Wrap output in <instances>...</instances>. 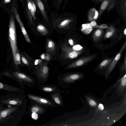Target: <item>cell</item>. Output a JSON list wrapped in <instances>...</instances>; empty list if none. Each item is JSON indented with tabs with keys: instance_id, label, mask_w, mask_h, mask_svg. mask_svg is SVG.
<instances>
[{
	"instance_id": "cell-30",
	"label": "cell",
	"mask_w": 126,
	"mask_h": 126,
	"mask_svg": "<svg viewBox=\"0 0 126 126\" xmlns=\"http://www.w3.org/2000/svg\"><path fill=\"white\" fill-rule=\"evenodd\" d=\"M40 58L43 60L49 61L50 59V55L48 53H43L40 56Z\"/></svg>"
},
{
	"instance_id": "cell-20",
	"label": "cell",
	"mask_w": 126,
	"mask_h": 126,
	"mask_svg": "<svg viewBox=\"0 0 126 126\" xmlns=\"http://www.w3.org/2000/svg\"><path fill=\"white\" fill-rule=\"evenodd\" d=\"M46 51L49 54L53 53L56 50V46L54 41L50 39H47L46 44Z\"/></svg>"
},
{
	"instance_id": "cell-35",
	"label": "cell",
	"mask_w": 126,
	"mask_h": 126,
	"mask_svg": "<svg viewBox=\"0 0 126 126\" xmlns=\"http://www.w3.org/2000/svg\"><path fill=\"white\" fill-rule=\"evenodd\" d=\"M108 26L107 25L105 24H103L100 25H97L95 28H101L102 29H106L108 28Z\"/></svg>"
},
{
	"instance_id": "cell-36",
	"label": "cell",
	"mask_w": 126,
	"mask_h": 126,
	"mask_svg": "<svg viewBox=\"0 0 126 126\" xmlns=\"http://www.w3.org/2000/svg\"><path fill=\"white\" fill-rule=\"evenodd\" d=\"M126 56H125L124 62L121 68L122 70H124L126 69Z\"/></svg>"
},
{
	"instance_id": "cell-21",
	"label": "cell",
	"mask_w": 126,
	"mask_h": 126,
	"mask_svg": "<svg viewBox=\"0 0 126 126\" xmlns=\"http://www.w3.org/2000/svg\"><path fill=\"white\" fill-rule=\"evenodd\" d=\"M103 33V29L98 28L96 29L93 32L92 37L93 40L97 42L101 38Z\"/></svg>"
},
{
	"instance_id": "cell-26",
	"label": "cell",
	"mask_w": 126,
	"mask_h": 126,
	"mask_svg": "<svg viewBox=\"0 0 126 126\" xmlns=\"http://www.w3.org/2000/svg\"><path fill=\"white\" fill-rule=\"evenodd\" d=\"M104 37V39H107L111 37L115 31V29L112 26H111L107 28Z\"/></svg>"
},
{
	"instance_id": "cell-5",
	"label": "cell",
	"mask_w": 126,
	"mask_h": 126,
	"mask_svg": "<svg viewBox=\"0 0 126 126\" xmlns=\"http://www.w3.org/2000/svg\"><path fill=\"white\" fill-rule=\"evenodd\" d=\"M83 75L77 73H66L60 75L57 79L58 85L63 89L66 87L69 84L74 83L82 78Z\"/></svg>"
},
{
	"instance_id": "cell-41",
	"label": "cell",
	"mask_w": 126,
	"mask_h": 126,
	"mask_svg": "<svg viewBox=\"0 0 126 126\" xmlns=\"http://www.w3.org/2000/svg\"><path fill=\"white\" fill-rule=\"evenodd\" d=\"M11 0H4V3H7L10 2Z\"/></svg>"
},
{
	"instance_id": "cell-22",
	"label": "cell",
	"mask_w": 126,
	"mask_h": 126,
	"mask_svg": "<svg viewBox=\"0 0 126 126\" xmlns=\"http://www.w3.org/2000/svg\"><path fill=\"white\" fill-rule=\"evenodd\" d=\"M67 0H53V4L55 9L59 11L61 6L62 9L63 10L65 8Z\"/></svg>"
},
{
	"instance_id": "cell-28",
	"label": "cell",
	"mask_w": 126,
	"mask_h": 126,
	"mask_svg": "<svg viewBox=\"0 0 126 126\" xmlns=\"http://www.w3.org/2000/svg\"><path fill=\"white\" fill-rule=\"evenodd\" d=\"M14 61L16 65L21 64V57L18 51L16 54Z\"/></svg>"
},
{
	"instance_id": "cell-33",
	"label": "cell",
	"mask_w": 126,
	"mask_h": 126,
	"mask_svg": "<svg viewBox=\"0 0 126 126\" xmlns=\"http://www.w3.org/2000/svg\"><path fill=\"white\" fill-rule=\"evenodd\" d=\"M108 4V2L107 0L104 1L102 3L101 6V9L102 10H105Z\"/></svg>"
},
{
	"instance_id": "cell-13",
	"label": "cell",
	"mask_w": 126,
	"mask_h": 126,
	"mask_svg": "<svg viewBox=\"0 0 126 126\" xmlns=\"http://www.w3.org/2000/svg\"><path fill=\"white\" fill-rule=\"evenodd\" d=\"M40 13L43 19L46 23L49 24L50 23L49 18L47 15L46 10V6L42 0H33Z\"/></svg>"
},
{
	"instance_id": "cell-25",
	"label": "cell",
	"mask_w": 126,
	"mask_h": 126,
	"mask_svg": "<svg viewBox=\"0 0 126 126\" xmlns=\"http://www.w3.org/2000/svg\"><path fill=\"white\" fill-rule=\"evenodd\" d=\"M113 58L107 59H106L101 62L98 66L99 69H104L108 65H109L111 63Z\"/></svg>"
},
{
	"instance_id": "cell-24",
	"label": "cell",
	"mask_w": 126,
	"mask_h": 126,
	"mask_svg": "<svg viewBox=\"0 0 126 126\" xmlns=\"http://www.w3.org/2000/svg\"><path fill=\"white\" fill-rule=\"evenodd\" d=\"M93 28L89 23L82 24L81 30L82 32L85 34H88L90 33L93 29Z\"/></svg>"
},
{
	"instance_id": "cell-9",
	"label": "cell",
	"mask_w": 126,
	"mask_h": 126,
	"mask_svg": "<svg viewBox=\"0 0 126 126\" xmlns=\"http://www.w3.org/2000/svg\"><path fill=\"white\" fill-rule=\"evenodd\" d=\"M31 104L28 108V111L26 114H30L32 112L37 113L39 116L45 114L47 112L48 106L42 105L30 100Z\"/></svg>"
},
{
	"instance_id": "cell-29",
	"label": "cell",
	"mask_w": 126,
	"mask_h": 126,
	"mask_svg": "<svg viewBox=\"0 0 126 126\" xmlns=\"http://www.w3.org/2000/svg\"><path fill=\"white\" fill-rule=\"evenodd\" d=\"M121 83L119 86V88H122L121 89H124L126 88V74L121 79Z\"/></svg>"
},
{
	"instance_id": "cell-23",
	"label": "cell",
	"mask_w": 126,
	"mask_h": 126,
	"mask_svg": "<svg viewBox=\"0 0 126 126\" xmlns=\"http://www.w3.org/2000/svg\"><path fill=\"white\" fill-rule=\"evenodd\" d=\"M98 13L97 10L94 8L90 9L88 12V19L91 22L95 21L98 17Z\"/></svg>"
},
{
	"instance_id": "cell-38",
	"label": "cell",
	"mask_w": 126,
	"mask_h": 126,
	"mask_svg": "<svg viewBox=\"0 0 126 126\" xmlns=\"http://www.w3.org/2000/svg\"><path fill=\"white\" fill-rule=\"evenodd\" d=\"M98 108L99 109L102 110L104 109V107L103 105L102 104H100L98 106Z\"/></svg>"
},
{
	"instance_id": "cell-6",
	"label": "cell",
	"mask_w": 126,
	"mask_h": 126,
	"mask_svg": "<svg viewBox=\"0 0 126 126\" xmlns=\"http://www.w3.org/2000/svg\"><path fill=\"white\" fill-rule=\"evenodd\" d=\"M49 70V68L46 63H43L42 65L35 67L33 73L35 76L38 84H45L47 82Z\"/></svg>"
},
{
	"instance_id": "cell-12",
	"label": "cell",
	"mask_w": 126,
	"mask_h": 126,
	"mask_svg": "<svg viewBox=\"0 0 126 126\" xmlns=\"http://www.w3.org/2000/svg\"><path fill=\"white\" fill-rule=\"evenodd\" d=\"M50 97V100L53 104V108L58 107H64L60 89L51 93Z\"/></svg>"
},
{
	"instance_id": "cell-37",
	"label": "cell",
	"mask_w": 126,
	"mask_h": 126,
	"mask_svg": "<svg viewBox=\"0 0 126 126\" xmlns=\"http://www.w3.org/2000/svg\"><path fill=\"white\" fill-rule=\"evenodd\" d=\"M91 25L92 26L93 28H95L97 25V23L95 21H93L90 23Z\"/></svg>"
},
{
	"instance_id": "cell-34",
	"label": "cell",
	"mask_w": 126,
	"mask_h": 126,
	"mask_svg": "<svg viewBox=\"0 0 126 126\" xmlns=\"http://www.w3.org/2000/svg\"><path fill=\"white\" fill-rule=\"evenodd\" d=\"M31 114V117L34 120H36L38 119L39 115L37 113L33 112Z\"/></svg>"
},
{
	"instance_id": "cell-16",
	"label": "cell",
	"mask_w": 126,
	"mask_h": 126,
	"mask_svg": "<svg viewBox=\"0 0 126 126\" xmlns=\"http://www.w3.org/2000/svg\"><path fill=\"white\" fill-rule=\"evenodd\" d=\"M0 90L10 92H16L24 94L25 91L22 89L7 84L0 82Z\"/></svg>"
},
{
	"instance_id": "cell-11",
	"label": "cell",
	"mask_w": 126,
	"mask_h": 126,
	"mask_svg": "<svg viewBox=\"0 0 126 126\" xmlns=\"http://www.w3.org/2000/svg\"><path fill=\"white\" fill-rule=\"evenodd\" d=\"M27 97L30 100L40 104L50 107L52 109L53 105L50 99L47 97L40 96L31 94H28Z\"/></svg>"
},
{
	"instance_id": "cell-7",
	"label": "cell",
	"mask_w": 126,
	"mask_h": 126,
	"mask_svg": "<svg viewBox=\"0 0 126 126\" xmlns=\"http://www.w3.org/2000/svg\"><path fill=\"white\" fill-rule=\"evenodd\" d=\"M11 74L22 89L24 88V85L33 87L36 85V82L32 77L24 73L16 71L13 72Z\"/></svg>"
},
{
	"instance_id": "cell-42",
	"label": "cell",
	"mask_w": 126,
	"mask_h": 126,
	"mask_svg": "<svg viewBox=\"0 0 126 126\" xmlns=\"http://www.w3.org/2000/svg\"><path fill=\"white\" fill-rule=\"evenodd\" d=\"M124 34H125V35H126V28H125V30H124Z\"/></svg>"
},
{
	"instance_id": "cell-40",
	"label": "cell",
	"mask_w": 126,
	"mask_h": 126,
	"mask_svg": "<svg viewBox=\"0 0 126 126\" xmlns=\"http://www.w3.org/2000/svg\"><path fill=\"white\" fill-rule=\"evenodd\" d=\"M69 43L70 45H73V40L71 39H70L68 40Z\"/></svg>"
},
{
	"instance_id": "cell-19",
	"label": "cell",
	"mask_w": 126,
	"mask_h": 126,
	"mask_svg": "<svg viewBox=\"0 0 126 126\" xmlns=\"http://www.w3.org/2000/svg\"><path fill=\"white\" fill-rule=\"evenodd\" d=\"M14 14L15 16L19 25L22 33L25 38L26 41L28 42L31 43L30 40L29 36L24 27L23 23L21 20L16 8V7L14 8Z\"/></svg>"
},
{
	"instance_id": "cell-18",
	"label": "cell",
	"mask_w": 126,
	"mask_h": 126,
	"mask_svg": "<svg viewBox=\"0 0 126 126\" xmlns=\"http://www.w3.org/2000/svg\"><path fill=\"white\" fill-rule=\"evenodd\" d=\"M38 88L44 93H50L60 89L58 86L55 84H44L39 85Z\"/></svg>"
},
{
	"instance_id": "cell-4",
	"label": "cell",
	"mask_w": 126,
	"mask_h": 126,
	"mask_svg": "<svg viewBox=\"0 0 126 126\" xmlns=\"http://www.w3.org/2000/svg\"><path fill=\"white\" fill-rule=\"evenodd\" d=\"M9 38L14 61L16 54L18 50L17 46L16 36L15 17L13 15H11L10 17Z\"/></svg>"
},
{
	"instance_id": "cell-10",
	"label": "cell",
	"mask_w": 126,
	"mask_h": 126,
	"mask_svg": "<svg viewBox=\"0 0 126 126\" xmlns=\"http://www.w3.org/2000/svg\"><path fill=\"white\" fill-rule=\"evenodd\" d=\"M62 51L63 57L65 59H72L77 57L82 52V50L76 51L68 46L66 44L64 43L62 46Z\"/></svg>"
},
{
	"instance_id": "cell-2",
	"label": "cell",
	"mask_w": 126,
	"mask_h": 126,
	"mask_svg": "<svg viewBox=\"0 0 126 126\" xmlns=\"http://www.w3.org/2000/svg\"><path fill=\"white\" fill-rule=\"evenodd\" d=\"M0 105L3 106H14L27 107V99L24 94L11 92L0 96Z\"/></svg>"
},
{
	"instance_id": "cell-17",
	"label": "cell",
	"mask_w": 126,
	"mask_h": 126,
	"mask_svg": "<svg viewBox=\"0 0 126 126\" xmlns=\"http://www.w3.org/2000/svg\"><path fill=\"white\" fill-rule=\"evenodd\" d=\"M34 25L36 26L37 31L42 35H46L48 34L49 31L46 27L41 21L38 16Z\"/></svg>"
},
{
	"instance_id": "cell-8",
	"label": "cell",
	"mask_w": 126,
	"mask_h": 126,
	"mask_svg": "<svg viewBox=\"0 0 126 126\" xmlns=\"http://www.w3.org/2000/svg\"><path fill=\"white\" fill-rule=\"evenodd\" d=\"M25 4V10L27 19L32 26L36 20V16L37 7L33 0H23Z\"/></svg>"
},
{
	"instance_id": "cell-1",
	"label": "cell",
	"mask_w": 126,
	"mask_h": 126,
	"mask_svg": "<svg viewBox=\"0 0 126 126\" xmlns=\"http://www.w3.org/2000/svg\"><path fill=\"white\" fill-rule=\"evenodd\" d=\"M26 107L9 106L0 111V126H17L26 114Z\"/></svg>"
},
{
	"instance_id": "cell-3",
	"label": "cell",
	"mask_w": 126,
	"mask_h": 126,
	"mask_svg": "<svg viewBox=\"0 0 126 126\" xmlns=\"http://www.w3.org/2000/svg\"><path fill=\"white\" fill-rule=\"evenodd\" d=\"M49 11L50 17V24L52 27L56 29L65 30L69 27L73 21L67 12L58 15L50 10Z\"/></svg>"
},
{
	"instance_id": "cell-14",
	"label": "cell",
	"mask_w": 126,
	"mask_h": 126,
	"mask_svg": "<svg viewBox=\"0 0 126 126\" xmlns=\"http://www.w3.org/2000/svg\"><path fill=\"white\" fill-rule=\"evenodd\" d=\"M95 56L91 55L80 58L65 67L67 69H71L81 66L93 59Z\"/></svg>"
},
{
	"instance_id": "cell-27",
	"label": "cell",
	"mask_w": 126,
	"mask_h": 126,
	"mask_svg": "<svg viewBox=\"0 0 126 126\" xmlns=\"http://www.w3.org/2000/svg\"><path fill=\"white\" fill-rule=\"evenodd\" d=\"M87 101L89 105L92 108H95L97 107V104L96 102L90 97H86Z\"/></svg>"
},
{
	"instance_id": "cell-31",
	"label": "cell",
	"mask_w": 126,
	"mask_h": 126,
	"mask_svg": "<svg viewBox=\"0 0 126 126\" xmlns=\"http://www.w3.org/2000/svg\"><path fill=\"white\" fill-rule=\"evenodd\" d=\"M21 59L23 63L27 66H30V63L28 60L23 55L21 54Z\"/></svg>"
},
{
	"instance_id": "cell-32",
	"label": "cell",
	"mask_w": 126,
	"mask_h": 126,
	"mask_svg": "<svg viewBox=\"0 0 126 126\" xmlns=\"http://www.w3.org/2000/svg\"><path fill=\"white\" fill-rule=\"evenodd\" d=\"M43 60L41 59H38L36 60L34 62V64L35 66H39L42 64L43 63Z\"/></svg>"
},
{
	"instance_id": "cell-39",
	"label": "cell",
	"mask_w": 126,
	"mask_h": 126,
	"mask_svg": "<svg viewBox=\"0 0 126 126\" xmlns=\"http://www.w3.org/2000/svg\"><path fill=\"white\" fill-rule=\"evenodd\" d=\"M8 107V106H3L0 105V111Z\"/></svg>"
},
{
	"instance_id": "cell-15",
	"label": "cell",
	"mask_w": 126,
	"mask_h": 126,
	"mask_svg": "<svg viewBox=\"0 0 126 126\" xmlns=\"http://www.w3.org/2000/svg\"><path fill=\"white\" fill-rule=\"evenodd\" d=\"M126 47V42L125 41L122 46L119 52L113 59L111 63L107 68L105 74L106 78L108 77L113 70L118 62L122 54Z\"/></svg>"
}]
</instances>
